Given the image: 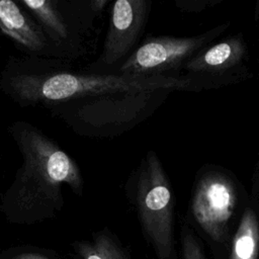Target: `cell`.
Masks as SVG:
<instances>
[{"label": "cell", "mask_w": 259, "mask_h": 259, "mask_svg": "<svg viewBox=\"0 0 259 259\" xmlns=\"http://www.w3.org/2000/svg\"><path fill=\"white\" fill-rule=\"evenodd\" d=\"M8 134L22 157L0 200L9 223L32 225L55 218L64 206V186L83 195L85 181L78 163L54 139L26 120L11 123Z\"/></svg>", "instance_id": "cell-1"}, {"label": "cell", "mask_w": 259, "mask_h": 259, "mask_svg": "<svg viewBox=\"0 0 259 259\" xmlns=\"http://www.w3.org/2000/svg\"><path fill=\"white\" fill-rule=\"evenodd\" d=\"M54 59L9 58L0 90L21 107L54 105L89 97L146 90H189L192 80L176 75L134 77L58 69Z\"/></svg>", "instance_id": "cell-2"}, {"label": "cell", "mask_w": 259, "mask_h": 259, "mask_svg": "<svg viewBox=\"0 0 259 259\" xmlns=\"http://www.w3.org/2000/svg\"><path fill=\"white\" fill-rule=\"evenodd\" d=\"M172 91L146 90L89 97L48 109L76 135L112 139L145 121Z\"/></svg>", "instance_id": "cell-3"}, {"label": "cell", "mask_w": 259, "mask_h": 259, "mask_svg": "<svg viewBox=\"0 0 259 259\" xmlns=\"http://www.w3.org/2000/svg\"><path fill=\"white\" fill-rule=\"evenodd\" d=\"M124 192L135 206L143 233L158 259H173V208L171 184L155 151H148L131 172Z\"/></svg>", "instance_id": "cell-4"}, {"label": "cell", "mask_w": 259, "mask_h": 259, "mask_svg": "<svg viewBox=\"0 0 259 259\" xmlns=\"http://www.w3.org/2000/svg\"><path fill=\"white\" fill-rule=\"evenodd\" d=\"M229 23H223L214 28L189 37L155 36L146 38L130 57L119 66L116 74L134 77H151L173 75L211 39L224 32Z\"/></svg>", "instance_id": "cell-5"}, {"label": "cell", "mask_w": 259, "mask_h": 259, "mask_svg": "<svg viewBox=\"0 0 259 259\" xmlns=\"http://www.w3.org/2000/svg\"><path fill=\"white\" fill-rule=\"evenodd\" d=\"M151 11L150 0H116L112 3L100 56L89 72L115 74L119 66L137 49Z\"/></svg>", "instance_id": "cell-6"}, {"label": "cell", "mask_w": 259, "mask_h": 259, "mask_svg": "<svg viewBox=\"0 0 259 259\" xmlns=\"http://www.w3.org/2000/svg\"><path fill=\"white\" fill-rule=\"evenodd\" d=\"M236 204V188L225 175L208 173L196 183L191 200L192 213L200 228L214 241L224 240Z\"/></svg>", "instance_id": "cell-7"}, {"label": "cell", "mask_w": 259, "mask_h": 259, "mask_svg": "<svg viewBox=\"0 0 259 259\" xmlns=\"http://www.w3.org/2000/svg\"><path fill=\"white\" fill-rule=\"evenodd\" d=\"M0 35L30 57H60L39 24L19 1L0 0Z\"/></svg>", "instance_id": "cell-8"}, {"label": "cell", "mask_w": 259, "mask_h": 259, "mask_svg": "<svg viewBox=\"0 0 259 259\" xmlns=\"http://www.w3.org/2000/svg\"><path fill=\"white\" fill-rule=\"evenodd\" d=\"M24 9L39 24L60 57L63 52L78 46V29L75 19L69 16L67 2L60 0H19Z\"/></svg>", "instance_id": "cell-9"}, {"label": "cell", "mask_w": 259, "mask_h": 259, "mask_svg": "<svg viewBox=\"0 0 259 259\" xmlns=\"http://www.w3.org/2000/svg\"><path fill=\"white\" fill-rule=\"evenodd\" d=\"M245 54L244 40L239 36H233L201 50L183 68L191 73L221 72L238 65Z\"/></svg>", "instance_id": "cell-10"}, {"label": "cell", "mask_w": 259, "mask_h": 259, "mask_svg": "<svg viewBox=\"0 0 259 259\" xmlns=\"http://www.w3.org/2000/svg\"><path fill=\"white\" fill-rule=\"evenodd\" d=\"M78 259H131L117 238L104 228L92 235V239L74 245Z\"/></svg>", "instance_id": "cell-11"}, {"label": "cell", "mask_w": 259, "mask_h": 259, "mask_svg": "<svg viewBox=\"0 0 259 259\" xmlns=\"http://www.w3.org/2000/svg\"><path fill=\"white\" fill-rule=\"evenodd\" d=\"M259 225L255 212L247 208L234 237L231 259H257Z\"/></svg>", "instance_id": "cell-12"}, {"label": "cell", "mask_w": 259, "mask_h": 259, "mask_svg": "<svg viewBox=\"0 0 259 259\" xmlns=\"http://www.w3.org/2000/svg\"><path fill=\"white\" fill-rule=\"evenodd\" d=\"M183 259H205L195 238L188 232H184L182 238Z\"/></svg>", "instance_id": "cell-13"}, {"label": "cell", "mask_w": 259, "mask_h": 259, "mask_svg": "<svg viewBox=\"0 0 259 259\" xmlns=\"http://www.w3.org/2000/svg\"><path fill=\"white\" fill-rule=\"evenodd\" d=\"M220 0H176L178 9L186 12H199L217 5Z\"/></svg>", "instance_id": "cell-14"}, {"label": "cell", "mask_w": 259, "mask_h": 259, "mask_svg": "<svg viewBox=\"0 0 259 259\" xmlns=\"http://www.w3.org/2000/svg\"><path fill=\"white\" fill-rule=\"evenodd\" d=\"M89 8L93 13H101L106 5L109 3L108 0H91L88 1Z\"/></svg>", "instance_id": "cell-15"}, {"label": "cell", "mask_w": 259, "mask_h": 259, "mask_svg": "<svg viewBox=\"0 0 259 259\" xmlns=\"http://www.w3.org/2000/svg\"><path fill=\"white\" fill-rule=\"evenodd\" d=\"M11 259H49L46 256L38 254V253H31V252H23L16 254Z\"/></svg>", "instance_id": "cell-16"}]
</instances>
